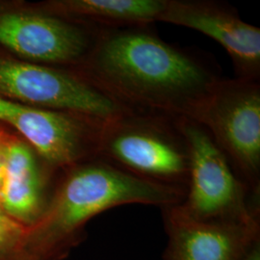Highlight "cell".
Masks as SVG:
<instances>
[{
    "mask_svg": "<svg viewBox=\"0 0 260 260\" xmlns=\"http://www.w3.org/2000/svg\"><path fill=\"white\" fill-rule=\"evenodd\" d=\"M190 149L185 197L179 207L201 221L218 223L260 222L259 194L234 172L223 151L201 123L180 120Z\"/></svg>",
    "mask_w": 260,
    "mask_h": 260,
    "instance_id": "obj_4",
    "label": "cell"
},
{
    "mask_svg": "<svg viewBox=\"0 0 260 260\" xmlns=\"http://www.w3.org/2000/svg\"><path fill=\"white\" fill-rule=\"evenodd\" d=\"M185 193L92 158L59 172L44 213L24 229L19 247L37 260H64L86 238V225L95 216L121 205L162 209L181 204Z\"/></svg>",
    "mask_w": 260,
    "mask_h": 260,
    "instance_id": "obj_2",
    "label": "cell"
},
{
    "mask_svg": "<svg viewBox=\"0 0 260 260\" xmlns=\"http://www.w3.org/2000/svg\"><path fill=\"white\" fill-rule=\"evenodd\" d=\"M58 174L25 140L0 123V208L4 216L23 228L36 223Z\"/></svg>",
    "mask_w": 260,
    "mask_h": 260,
    "instance_id": "obj_9",
    "label": "cell"
},
{
    "mask_svg": "<svg viewBox=\"0 0 260 260\" xmlns=\"http://www.w3.org/2000/svg\"><path fill=\"white\" fill-rule=\"evenodd\" d=\"M24 229L8 217L0 215V255L19 247Z\"/></svg>",
    "mask_w": 260,
    "mask_h": 260,
    "instance_id": "obj_13",
    "label": "cell"
},
{
    "mask_svg": "<svg viewBox=\"0 0 260 260\" xmlns=\"http://www.w3.org/2000/svg\"><path fill=\"white\" fill-rule=\"evenodd\" d=\"M105 121L0 98V123L18 133L58 172L98 157Z\"/></svg>",
    "mask_w": 260,
    "mask_h": 260,
    "instance_id": "obj_7",
    "label": "cell"
},
{
    "mask_svg": "<svg viewBox=\"0 0 260 260\" xmlns=\"http://www.w3.org/2000/svg\"><path fill=\"white\" fill-rule=\"evenodd\" d=\"M180 120L123 112L104 122L98 157L136 177L186 191L190 149Z\"/></svg>",
    "mask_w": 260,
    "mask_h": 260,
    "instance_id": "obj_3",
    "label": "cell"
},
{
    "mask_svg": "<svg viewBox=\"0 0 260 260\" xmlns=\"http://www.w3.org/2000/svg\"><path fill=\"white\" fill-rule=\"evenodd\" d=\"M14 1H6V0H0V10L4 9L10 6Z\"/></svg>",
    "mask_w": 260,
    "mask_h": 260,
    "instance_id": "obj_16",
    "label": "cell"
},
{
    "mask_svg": "<svg viewBox=\"0 0 260 260\" xmlns=\"http://www.w3.org/2000/svg\"><path fill=\"white\" fill-rule=\"evenodd\" d=\"M195 121L209 132L242 181L260 195V81L222 78Z\"/></svg>",
    "mask_w": 260,
    "mask_h": 260,
    "instance_id": "obj_5",
    "label": "cell"
},
{
    "mask_svg": "<svg viewBox=\"0 0 260 260\" xmlns=\"http://www.w3.org/2000/svg\"><path fill=\"white\" fill-rule=\"evenodd\" d=\"M165 0H47L37 9L93 29L150 25L158 21Z\"/></svg>",
    "mask_w": 260,
    "mask_h": 260,
    "instance_id": "obj_12",
    "label": "cell"
},
{
    "mask_svg": "<svg viewBox=\"0 0 260 260\" xmlns=\"http://www.w3.org/2000/svg\"><path fill=\"white\" fill-rule=\"evenodd\" d=\"M0 260H37L20 247L6 251L0 255Z\"/></svg>",
    "mask_w": 260,
    "mask_h": 260,
    "instance_id": "obj_14",
    "label": "cell"
},
{
    "mask_svg": "<svg viewBox=\"0 0 260 260\" xmlns=\"http://www.w3.org/2000/svg\"><path fill=\"white\" fill-rule=\"evenodd\" d=\"M158 21L194 29L228 52L235 77L260 81V28L247 23L229 3L217 0H165Z\"/></svg>",
    "mask_w": 260,
    "mask_h": 260,
    "instance_id": "obj_10",
    "label": "cell"
},
{
    "mask_svg": "<svg viewBox=\"0 0 260 260\" xmlns=\"http://www.w3.org/2000/svg\"><path fill=\"white\" fill-rule=\"evenodd\" d=\"M0 98L108 121L127 111L72 69L39 65L0 48Z\"/></svg>",
    "mask_w": 260,
    "mask_h": 260,
    "instance_id": "obj_6",
    "label": "cell"
},
{
    "mask_svg": "<svg viewBox=\"0 0 260 260\" xmlns=\"http://www.w3.org/2000/svg\"><path fill=\"white\" fill-rule=\"evenodd\" d=\"M96 29L48 15L14 1L0 10V48L39 65L73 69L93 45Z\"/></svg>",
    "mask_w": 260,
    "mask_h": 260,
    "instance_id": "obj_8",
    "label": "cell"
},
{
    "mask_svg": "<svg viewBox=\"0 0 260 260\" xmlns=\"http://www.w3.org/2000/svg\"><path fill=\"white\" fill-rule=\"evenodd\" d=\"M178 205L161 209L168 238L164 260H240L260 241V222L201 221Z\"/></svg>",
    "mask_w": 260,
    "mask_h": 260,
    "instance_id": "obj_11",
    "label": "cell"
},
{
    "mask_svg": "<svg viewBox=\"0 0 260 260\" xmlns=\"http://www.w3.org/2000/svg\"><path fill=\"white\" fill-rule=\"evenodd\" d=\"M0 215H3V214H2V211H1V208H0Z\"/></svg>",
    "mask_w": 260,
    "mask_h": 260,
    "instance_id": "obj_17",
    "label": "cell"
},
{
    "mask_svg": "<svg viewBox=\"0 0 260 260\" xmlns=\"http://www.w3.org/2000/svg\"><path fill=\"white\" fill-rule=\"evenodd\" d=\"M240 260H260V241L256 242Z\"/></svg>",
    "mask_w": 260,
    "mask_h": 260,
    "instance_id": "obj_15",
    "label": "cell"
},
{
    "mask_svg": "<svg viewBox=\"0 0 260 260\" xmlns=\"http://www.w3.org/2000/svg\"><path fill=\"white\" fill-rule=\"evenodd\" d=\"M73 70L127 111L192 121L222 79L209 57L168 43L150 25L96 29Z\"/></svg>",
    "mask_w": 260,
    "mask_h": 260,
    "instance_id": "obj_1",
    "label": "cell"
}]
</instances>
